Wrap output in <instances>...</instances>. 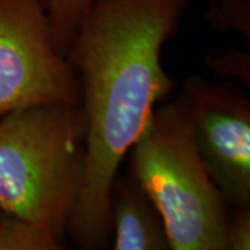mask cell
I'll return each instance as SVG.
<instances>
[{"instance_id": "1", "label": "cell", "mask_w": 250, "mask_h": 250, "mask_svg": "<svg viewBox=\"0 0 250 250\" xmlns=\"http://www.w3.org/2000/svg\"><path fill=\"white\" fill-rule=\"evenodd\" d=\"M193 0H95L67 60L80 85L85 166L67 231L86 250L106 248L121 163L175 83L161 62Z\"/></svg>"}, {"instance_id": "2", "label": "cell", "mask_w": 250, "mask_h": 250, "mask_svg": "<svg viewBox=\"0 0 250 250\" xmlns=\"http://www.w3.org/2000/svg\"><path fill=\"white\" fill-rule=\"evenodd\" d=\"M85 166L80 106H39L0 117V211L62 238Z\"/></svg>"}, {"instance_id": "3", "label": "cell", "mask_w": 250, "mask_h": 250, "mask_svg": "<svg viewBox=\"0 0 250 250\" xmlns=\"http://www.w3.org/2000/svg\"><path fill=\"white\" fill-rule=\"evenodd\" d=\"M126 157L128 177L154 208L171 250H228L229 206L174 100L154 110Z\"/></svg>"}, {"instance_id": "4", "label": "cell", "mask_w": 250, "mask_h": 250, "mask_svg": "<svg viewBox=\"0 0 250 250\" xmlns=\"http://www.w3.org/2000/svg\"><path fill=\"white\" fill-rule=\"evenodd\" d=\"M39 106H80L78 81L42 1L0 0V117Z\"/></svg>"}, {"instance_id": "5", "label": "cell", "mask_w": 250, "mask_h": 250, "mask_svg": "<svg viewBox=\"0 0 250 250\" xmlns=\"http://www.w3.org/2000/svg\"><path fill=\"white\" fill-rule=\"evenodd\" d=\"M174 103L193 146L227 205L250 203V102L228 83L190 77Z\"/></svg>"}, {"instance_id": "6", "label": "cell", "mask_w": 250, "mask_h": 250, "mask_svg": "<svg viewBox=\"0 0 250 250\" xmlns=\"http://www.w3.org/2000/svg\"><path fill=\"white\" fill-rule=\"evenodd\" d=\"M114 250H171L160 220L129 177H117L113 189Z\"/></svg>"}, {"instance_id": "7", "label": "cell", "mask_w": 250, "mask_h": 250, "mask_svg": "<svg viewBox=\"0 0 250 250\" xmlns=\"http://www.w3.org/2000/svg\"><path fill=\"white\" fill-rule=\"evenodd\" d=\"M0 250H70L52 231L0 211Z\"/></svg>"}, {"instance_id": "8", "label": "cell", "mask_w": 250, "mask_h": 250, "mask_svg": "<svg viewBox=\"0 0 250 250\" xmlns=\"http://www.w3.org/2000/svg\"><path fill=\"white\" fill-rule=\"evenodd\" d=\"M50 21L54 43L62 56H67L72 39L82 20L95 0H41Z\"/></svg>"}, {"instance_id": "9", "label": "cell", "mask_w": 250, "mask_h": 250, "mask_svg": "<svg viewBox=\"0 0 250 250\" xmlns=\"http://www.w3.org/2000/svg\"><path fill=\"white\" fill-rule=\"evenodd\" d=\"M208 18L218 29H236L249 36V0H213Z\"/></svg>"}, {"instance_id": "10", "label": "cell", "mask_w": 250, "mask_h": 250, "mask_svg": "<svg viewBox=\"0 0 250 250\" xmlns=\"http://www.w3.org/2000/svg\"><path fill=\"white\" fill-rule=\"evenodd\" d=\"M249 54L231 49L227 52H220L218 56L210 59V67L217 68L215 71L239 77L249 83Z\"/></svg>"}, {"instance_id": "11", "label": "cell", "mask_w": 250, "mask_h": 250, "mask_svg": "<svg viewBox=\"0 0 250 250\" xmlns=\"http://www.w3.org/2000/svg\"><path fill=\"white\" fill-rule=\"evenodd\" d=\"M228 250H250L249 207L238 208L232 215Z\"/></svg>"}]
</instances>
